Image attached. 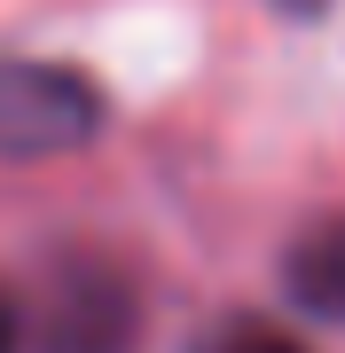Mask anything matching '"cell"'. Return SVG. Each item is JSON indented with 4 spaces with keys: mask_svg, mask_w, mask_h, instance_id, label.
I'll return each mask as SVG.
<instances>
[{
    "mask_svg": "<svg viewBox=\"0 0 345 353\" xmlns=\"http://www.w3.org/2000/svg\"><path fill=\"white\" fill-rule=\"evenodd\" d=\"M134 345V290L118 267H63L48 290V353H126Z\"/></svg>",
    "mask_w": 345,
    "mask_h": 353,
    "instance_id": "2",
    "label": "cell"
},
{
    "mask_svg": "<svg viewBox=\"0 0 345 353\" xmlns=\"http://www.w3.org/2000/svg\"><path fill=\"white\" fill-rule=\"evenodd\" d=\"M282 283H291V299L306 306L314 322H345V212L322 220L314 236L291 243V267H282Z\"/></svg>",
    "mask_w": 345,
    "mask_h": 353,
    "instance_id": "3",
    "label": "cell"
},
{
    "mask_svg": "<svg viewBox=\"0 0 345 353\" xmlns=\"http://www.w3.org/2000/svg\"><path fill=\"white\" fill-rule=\"evenodd\" d=\"M212 353H314V345L291 338V330H275V322H228L212 338Z\"/></svg>",
    "mask_w": 345,
    "mask_h": 353,
    "instance_id": "4",
    "label": "cell"
},
{
    "mask_svg": "<svg viewBox=\"0 0 345 353\" xmlns=\"http://www.w3.org/2000/svg\"><path fill=\"white\" fill-rule=\"evenodd\" d=\"M0 353H24V322H16V306H8V290H0Z\"/></svg>",
    "mask_w": 345,
    "mask_h": 353,
    "instance_id": "5",
    "label": "cell"
},
{
    "mask_svg": "<svg viewBox=\"0 0 345 353\" xmlns=\"http://www.w3.org/2000/svg\"><path fill=\"white\" fill-rule=\"evenodd\" d=\"M110 102L79 63L0 55V157H63L103 134Z\"/></svg>",
    "mask_w": 345,
    "mask_h": 353,
    "instance_id": "1",
    "label": "cell"
},
{
    "mask_svg": "<svg viewBox=\"0 0 345 353\" xmlns=\"http://www.w3.org/2000/svg\"><path fill=\"white\" fill-rule=\"evenodd\" d=\"M275 8H282V16H298V24H314V16L330 8V0H275Z\"/></svg>",
    "mask_w": 345,
    "mask_h": 353,
    "instance_id": "6",
    "label": "cell"
}]
</instances>
